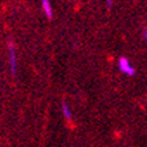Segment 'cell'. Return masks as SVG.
Returning a JSON list of instances; mask_svg holds the SVG:
<instances>
[{"label": "cell", "mask_w": 147, "mask_h": 147, "mask_svg": "<svg viewBox=\"0 0 147 147\" xmlns=\"http://www.w3.org/2000/svg\"><path fill=\"white\" fill-rule=\"evenodd\" d=\"M41 5H42V11H44V13L47 15V17H48V19H52L53 11H52L51 0H41Z\"/></svg>", "instance_id": "3"}, {"label": "cell", "mask_w": 147, "mask_h": 147, "mask_svg": "<svg viewBox=\"0 0 147 147\" xmlns=\"http://www.w3.org/2000/svg\"><path fill=\"white\" fill-rule=\"evenodd\" d=\"M62 113H64V117H65L66 121H72V111H70V107L66 102L62 103Z\"/></svg>", "instance_id": "4"}, {"label": "cell", "mask_w": 147, "mask_h": 147, "mask_svg": "<svg viewBox=\"0 0 147 147\" xmlns=\"http://www.w3.org/2000/svg\"><path fill=\"white\" fill-rule=\"evenodd\" d=\"M113 1H114V0H106V7H107V9H110V8H111V5H113Z\"/></svg>", "instance_id": "5"}, {"label": "cell", "mask_w": 147, "mask_h": 147, "mask_svg": "<svg viewBox=\"0 0 147 147\" xmlns=\"http://www.w3.org/2000/svg\"><path fill=\"white\" fill-rule=\"evenodd\" d=\"M9 64H11V70L12 73H16V52H15V47L9 44Z\"/></svg>", "instance_id": "2"}, {"label": "cell", "mask_w": 147, "mask_h": 147, "mask_svg": "<svg viewBox=\"0 0 147 147\" xmlns=\"http://www.w3.org/2000/svg\"><path fill=\"white\" fill-rule=\"evenodd\" d=\"M118 66H119L121 72H123L125 74H127V76H134V73H135V70H134V68L131 66L130 61H129L126 57H121L119 58V61H118Z\"/></svg>", "instance_id": "1"}]
</instances>
